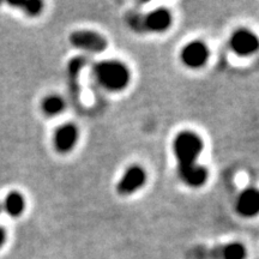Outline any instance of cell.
Segmentation results:
<instances>
[{"mask_svg": "<svg viewBox=\"0 0 259 259\" xmlns=\"http://www.w3.org/2000/svg\"><path fill=\"white\" fill-rule=\"evenodd\" d=\"M78 128L73 124H64L58 127L53 136V144L58 153H70L78 142Z\"/></svg>", "mask_w": 259, "mask_h": 259, "instance_id": "ba28073f", "label": "cell"}, {"mask_svg": "<svg viewBox=\"0 0 259 259\" xmlns=\"http://www.w3.org/2000/svg\"><path fill=\"white\" fill-rule=\"evenodd\" d=\"M14 6H17L24 12L29 17H36L44 10V3L37 2V0H31V2L19 3V4H12Z\"/></svg>", "mask_w": 259, "mask_h": 259, "instance_id": "5bb4252c", "label": "cell"}, {"mask_svg": "<svg viewBox=\"0 0 259 259\" xmlns=\"http://www.w3.org/2000/svg\"><path fill=\"white\" fill-rule=\"evenodd\" d=\"M3 210H2V203H0V212H2Z\"/></svg>", "mask_w": 259, "mask_h": 259, "instance_id": "2e32d148", "label": "cell"}, {"mask_svg": "<svg viewBox=\"0 0 259 259\" xmlns=\"http://www.w3.org/2000/svg\"><path fill=\"white\" fill-rule=\"evenodd\" d=\"M2 210L11 218H19L25 210V199L23 194L17 191L8 193L2 203Z\"/></svg>", "mask_w": 259, "mask_h": 259, "instance_id": "8fae6325", "label": "cell"}, {"mask_svg": "<svg viewBox=\"0 0 259 259\" xmlns=\"http://www.w3.org/2000/svg\"><path fill=\"white\" fill-rule=\"evenodd\" d=\"M6 241V232L3 227H0V248L3 247Z\"/></svg>", "mask_w": 259, "mask_h": 259, "instance_id": "9a60e30c", "label": "cell"}, {"mask_svg": "<svg viewBox=\"0 0 259 259\" xmlns=\"http://www.w3.org/2000/svg\"><path fill=\"white\" fill-rule=\"evenodd\" d=\"M97 82L109 92H121L131 79L128 67L119 60H102L94 66Z\"/></svg>", "mask_w": 259, "mask_h": 259, "instance_id": "7a4b0ae2", "label": "cell"}, {"mask_svg": "<svg viewBox=\"0 0 259 259\" xmlns=\"http://www.w3.org/2000/svg\"><path fill=\"white\" fill-rule=\"evenodd\" d=\"M128 27L137 32H163L169 29L173 22L171 14L167 9L160 8L148 14H128L126 17Z\"/></svg>", "mask_w": 259, "mask_h": 259, "instance_id": "3957f363", "label": "cell"}, {"mask_svg": "<svg viewBox=\"0 0 259 259\" xmlns=\"http://www.w3.org/2000/svg\"><path fill=\"white\" fill-rule=\"evenodd\" d=\"M147 183V171L141 166L128 167L116 185V192L120 196H131L141 190Z\"/></svg>", "mask_w": 259, "mask_h": 259, "instance_id": "8992f818", "label": "cell"}, {"mask_svg": "<svg viewBox=\"0 0 259 259\" xmlns=\"http://www.w3.org/2000/svg\"><path fill=\"white\" fill-rule=\"evenodd\" d=\"M41 108L47 116H56L64 111L65 101L60 95H48L42 100Z\"/></svg>", "mask_w": 259, "mask_h": 259, "instance_id": "7c38bea8", "label": "cell"}, {"mask_svg": "<svg viewBox=\"0 0 259 259\" xmlns=\"http://www.w3.org/2000/svg\"><path fill=\"white\" fill-rule=\"evenodd\" d=\"M236 211L246 219L259 215V190L255 187H248L242 191L236 200Z\"/></svg>", "mask_w": 259, "mask_h": 259, "instance_id": "9c48e42d", "label": "cell"}, {"mask_svg": "<svg viewBox=\"0 0 259 259\" xmlns=\"http://www.w3.org/2000/svg\"><path fill=\"white\" fill-rule=\"evenodd\" d=\"M87 60L83 57H76L69 63V69H67V73H69L71 84L76 85L77 80H78L79 73L84 66H85Z\"/></svg>", "mask_w": 259, "mask_h": 259, "instance_id": "4fadbf2b", "label": "cell"}, {"mask_svg": "<svg viewBox=\"0 0 259 259\" xmlns=\"http://www.w3.org/2000/svg\"><path fill=\"white\" fill-rule=\"evenodd\" d=\"M70 42L73 47L89 53H102L108 47L107 38L99 32L92 30H76L70 35Z\"/></svg>", "mask_w": 259, "mask_h": 259, "instance_id": "5b68a950", "label": "cell"}, {"mask_svg": "<svg viewBox=\"0 0 259 259\" xmlns=\"http://www.w3.org/2000/svg\"><path fill=\"white\" fill-rule=\"evenodd\" d=\"M209 48L202 41H191L184 46L180 59L189 69H200L209 59Z\"/></svg>", "mask_w": 259, "mask_h": 259, "instance_id": "52a82bcc", "label": "cell"}, {"mask_svg": "<svg viewBox=\"0 0 259 259\" xmlns=\"http://www.w3.org/2000/svg\"><path fill=\"white\" fill-rule=\"evenodd\" d=\"M210 255L212 259H246L247 251L241 242H229L212 247Z\"/></svg>", "mask_w": 259, "mask_h": 259, "instance_id": "30bf717a", "label": "cell"}, {"mask_svg": "<svg viewBox=\"0 0 259 259\" xmlns=\"http://www.w3.org/2000/svg\"><path fill=\"white\" fill-rule=\"evenodd\" d=\"M203 148L202 138L192 131L180 132L173 142L179 178L185 185L193 189L202 187L209 177L208 169L198 163Z\"/></svg>", "mask_w": 259, "mask_h": 259, "instance_id": "6da1fadb", "label": "cell"}, {"mask_svg": "<svg viewBox=\"0 0 259 259\" xmlns=\"http://www.w3.org/2000/svg\"><path fill=\"white\" fill-rule=\"evenodd\" d=\"M231 50L239 57H251L259 51V37L246 28L235 30L229 38Z\"/></svg>", "mask_w": 259, "mask_h": 259, "instance_id": "277c9868", "label": "cell"}]
</instances>
